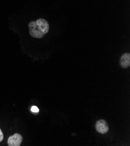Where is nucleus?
Returning <instances> with one entry per match:
<instances>
[{
    "mask_svg": "<svg viewBox=\"0 0 130 146\" xmlns=\"http://www.w3.org/2000/svg\"><path fill=\"white\" fill-rule=\"evenodd\" d=\"M50 26L48 22L43 18L29 23V29L31 36L34 38H41L46 35L49 31Z\"/></svg>",
    "mask_w": 130,
    "mask_h": 146,
    "instance_id": "nucleus-1",
    "label": "nucleus"
},
{
    "mask_svg": "<svg viewBox=\"0 0 130 146\" xmlns=\"http://www.w3.org/2000/svg\"><path fill=\"white\" fill-rule=\"evenodd\" d=\"M22 136L18 133H15L10 136L8 140L9 146H19L22 141Z\"/></svg>",
    "mask_w": 130,
    "mask_h": 146,
    "instance_id": "nucleus-3",
    "label": "nucleus"
},
{
    "mask_svg": "<svg viewBox=\"0 0 130 146\" xmlns=\"http://www.w3.org/2000/svg\"><path fill=\"white\" fill-rule=\"evenodd\" d=\"M95 128L97 132L100 134H105L107 133L109 129L107 122L103 119H100L96 122Z\"/></svg>",
    "mask_w": 130,
    "mask_h": 146,
    "instance_id": "nucleus-2",
    "label": "nucleus"
},
{
    "mask_svg": "<svg viewBox=\"0 0 130 146\" xmlns=\"http://www.w3.org/2000/svg\"><path fill=\"white\" fill-rule=\"evenodd\" d=\"M31 111L32 112H35V113H37L39 112V108L36 107V106H33L31 108Z\"/></svg>",
    "mask_w": 130,
    "mask_h": 146,
    "instance_id": "nucleus-5",
    "label": "nucleus"
},
{
    "mask_svg": "<svg viewBox=\"0 0 130 146\" xmlns=\"http://www.w3.org/2000/svg\"><path fill=\"white\" fill-rule=\"evenodd\" d=\"M120 66L124 69H126L130 66V54L126 52L123 54L120 60Z\"/></svg>",
    "mask_w": 130,
    "mask_h": 146,
    "instance_id": "nucleus-4",
    "label": "nucleus"
},
{
    "mask_svg": "<svg viewBox=\"0 0 130 146\" xmlns=\"http://www.w3.org/2000/svg\"><path fill=\"white\" fill-rule=\"evenodd\" d=\"M4 139V135L1 131V129H0V142H1Z\"/></svg>",
    "mask_w": 130,
    "mask_h": 146,
    "instance_id": "nucleus-6",
    "label": "nucleus"
}]
</instances>
